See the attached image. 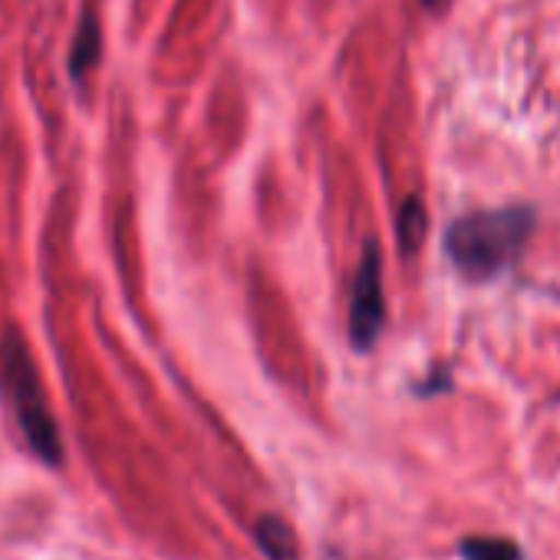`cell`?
I'll return each instance as SVG.
<instances>
[{"label":"cell","mask_w":560,"mask_h":560,"mask_svg":"<svg viewBox=\"0 0 560 560\" xmlns=\"http://www.w3.org/2000/svg\"><path fill=\"white\" fill-rule=\"evenodd\" d=\"M425 4H439V0H425Z\"/></svg>","instance_id":"obj_8"},{"label":"cell","mask_w":560,"mask_h":560,"mask_svg":"<svg viewBox=\"0 0 560 560\" xmlns=\"http://www.w3.org/2000/svg\"><path fill=\"white\" fill-rule=\"evenodd\" d=\"M96 63H100V21L93 14H83L70 44V77L83 80Z\"/></svg>","instance_id":"obj_4"},{"label":"cell","mask_w":560,"mask_h":560,"mask_svg":"<svg viewBox=\"0 0 560 560\" xmlns=\"http://www.w3.org/2000/svg\"><path fill=\"white\" fill-rule=\"evenodd\" d=\"M257 544H260L267 560H294V553H298L294 530L288 521H280V517H260L257 521Z\"/></svg>","instance_id":"obj_5"},{"label":"cell","mask_w":560,"mask_h":560,"mask_svg":"<svg viewBox=\"0 0 560 560\" xmlns=\"http://www.w3.org/2000/svg\"><path fill=\"white\" fill-rule=\"evenodd\" d=\"M386 320V298H383V254L380 244L370 241L363 247L357 277H353V294H350V340L357 350H370Z\"/></svg>","instance_id":"obj_3"},{"label":"cell","mask_w":560,"mask_h":560,"mask_svg":"<svg viewBox=\"0 0 560 560\" xmlns=\"http://www.w3.org/2000/svg\"><path fill=\"white\" fill-rule=\"evenodd\" d=\"M530 228H534V214L527 208L475 211V214L458 218L448 228L445 247H448L452 264L465 277L491 280L514 264Z\"/></svg>","instance_id":"obj_1"},{"label":"cell","mask_w":560,"mask_h":560,"mask_svg":"<svg viewBox=\"0 0 560 560\" xmlns=\"http://www.w3.org/2000/svg\"><path fill=\"white\" fill-rule=\"evenodd\" d=\"M425 231H429V214H425L422 201L419 198H406V205H402V211L396 218V234H399V247H402L406 257H412L422 247Z\"/></svg>","instance_id":"obj_6"},{"label":"cell","mask_w":560,"mask_h":560,"mask_svg":"<svg viewBox=\"0 0 560 560\" xmlns=\"http://www.w3.org/2000/svg\"><path fill=\"white\" fill-rule=\"evenodd\" d=\"M0 373H4L11 402H14V412H18V422H21L27 442L34 445V452L44 462L57 465L60 462V432L50 416L37 363L27 350V340L18 330H11L4 337V343H0Z\"/></svg>","instance_id":"obj_2"},{"label":"cell","mask_w":560,"mask_h":560,"mask_svg":"<svg viewBox=\"0 0 560 560\" xmlns=\"http://www.w3.org/2000/svg\"><path fill=\"white\" fill-rule=\"evenodd\" d=\"M462 557L465 560H521V550L511 540L468 537V540H462Z\"/></svg>","instance_id":"obj_7"}]
</instances>
